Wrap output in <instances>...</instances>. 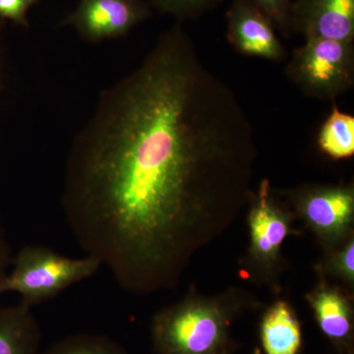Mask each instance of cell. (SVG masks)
<instances>
[{
    "instance_id": "1",
    "label": "cell",
    "mask_w": 354,
    "mask_h": 354,
    "mask_svg": "<svg viewBox=\"0 0 354 354\" xmlns=\"http://www.w3.org/2000/svg\"><path fill=\"white\" fill-rule=\"evenodd\" d=\"M256 160L241 102L176 25L102 93L70 149L62 209L123 290H171L252 200Z\"/></svg>"
},
{
    "instance_id": "2",
    "label": "cell",
    "mask_w": 354,
    "mask_h": 354,
    "mask_svg": "<svg viewBox=\"0 0 354 354\" xmlns=\"http://www.w3.org/2000/svg\"><path fill=\"white\" fill-rule=\"evenodd\" d=\"M235 295L190 297L153 317L152 337L158 354H218L227 341L237 306Z\"/></svg>"
},
{
    "instance_id": "3",
    "label": "cell",
    "mask_w": 354,
    "mask_h": 354,
    "mask_svg": "<svg viewBox=\"0 0 354 354\" xmlns=\"http://www.w3.org/2000/svg\"><path fill=\"white\" fill-rule=\"evenodd\" d=\"M11 264V271L0 279V295L18 293L20 302L31 308L91 278L102 268L93 256L70 258L39 245L22 247Z\"/></svg>"
},
{
    "instance_id": "4",
    "label": "cell",
    "mask_w": 354,
    "mask_h": 354,
    "mask_svg": "<svg viewBox=\"0 0 354 354\" xmlns=\"http://www.w3.org/2000/svg\"><path fill=\"white\" fill-rule=\"evenodd\" d=\"M353 58L351 43L306 37L293 59L291 73L305 92L329 99L351 85Z\"/></svg>"
},
{
    "instance_id": "5",
    "label": "cell",
    "mask_w": 354,
    "mask_h": 354,
    "mask_svg": "<svg viewBox=\"0 0 354 354\" xmlns=\"http://www.w3.org/2000/svg\"><path fill=\"white\" fill-rule=\"evenodd\" d=\"M148 15L141 0H80L64 24L86 41L100 43L125 36Z\"/></svg>"
},
{
    "instance_id": "6",
    "label": "cell",
    "mask_w": 354,
    "mask_h": 354,
    "mask_svg": "<svg viewBox=\"0 0 354 354\" xmlns=\"http://www.w3.org/2000/svg\"><path fill=\"white\" fill-rule=\"evenodd\" d=\"M251 203L250 258L260 271H270L279 259L281 247L290 232V221L272 201L267 180L261 183Z\"/></svg>"
},
{
    "instance_id": "7",
    "label": "cell",
    "mask_w": 354,
    "mask_h": 354,
    "mask_svg": "<svg viewBox=\"0 0 354 354\" xmlns=\"http://www.w3.org/2000/svg\"><path fill=\"white\" fill-rule=\"evenodd\" d=\"M228 36L241 53L276 59L281 55L272 23L251 0H236L228 18Z\"/></svg>"
},
{
    "instance_id": "8",
    "label": "cell",
    "mask_w": 354,
    "mask_h": 354,
    "mask_svg": "<svg viewBox=\"0 0 354 354\" xmlns=\"http://www.w3.org/2000/svg\"><path fill=\"white\" fill-rule=\"evenodd\" d=\"M293 15L305 37L353 41L354 0H299Z\"/></svg>"
},
{
    "instance_id": "9",
    "label": "cell",
    "mask_w": 354,
    "mask_h": 354,
    "mask_svg": "<svg viewBox=\"0 0 354 354\" xmlns=\"http://www.w3.org/2000/svg\"><path fill=\"white\" fill-rule=\"evenodd\" d=\"M310 227L325 239H334L346 234L354 215L353 191L327 188L309 193L301 205Z\"/></svg>"
},
{
    "instance_id": "10",
    "label": "cell",
    "mask_w": 354,
    "mask_h": 354,
    "mask_svg": "<svg viewBox=\"0 0 354 354\" xmlns=\"http://www.w3.org/2000/svg\"><path fill=\"white\" fill-rule=\"evenodd\" d=\"M41 330L31 307L0 306V354H39Z\"/></svg>"
},
{
    "instance_id": "11",
    "label": "cell",
    "mask_w": 354,
    "mask_h": 354,
    "mask_svg": "<svg viewBox=\"0 0 354 354\" xmlns=\"http://www.w3.org/2000/svg\"><path fill=\"white\" fill-rule=\"evenodd\" d=\"M261 339L266 354H297L301 330L295 312L279 301L266 312L261 325Z\"/></svg>"
},
{
    "instance_id": "12",
    "label": "cell",
    "mask_w": 354,
    "mask_h": 354,
    "mask_svg": "<svg viewBox=\"0 0 354 354\" xmlns=\"http://www.w3.org/2000/svg\"><path fill=\"white\" fill-rule=\"evenodd\" d=\"M309 300L324 334L337 342L348 339L353 328V316L348 300L341 291L319 288L312 293Z\"/></svg>"
},
{
    "instance_id": "13",
    "label": "cell",
    "mask_w": 354,
    "mask_h": 354,
    "mask_svg": "<svg viewBox=\"0 0 354 354\" xmlns=\"http://www.w3.org/2000/svg\"><path fill=\"white\" fill-rule=\"evenodd\" d=\"M321 149L334 158H346L354 153V118L334 106L321 129Z\"/></svg>"
},
{
    "instance_id": "14",
    "label": "cell",
    "mask_w": 354,
    "mask_h": 354,
    "mask_svg": "<svg viewBox=\"0 0 354 354\" xmlns=\"http://www.w3.org/2000/svg\"><path fill=\"white\" fill-rule=\"evenodd\" d=\"M39 354H128L118 342L106 335L76 334L68 335Z\"/></svg>"
},
{
    "instance_id": "15",
    "label": "cell",
    "mask_w": 354,
    "mask_h": 354,
    "mask_svg": "<svg viewBox=\"0 0 354 354\" xmlns=\"http://www.w3.org/2000/svg\"><path fill=\"white\" fill-rule=\"evenodd\" d=\"M218 0H152L153 6L164 12L178 17H194L214 6Z\"/></svg>"
},
{
    "instance_id": "16",
    "label": "cell",
    "mask_w": 354,
    "mask_h": 354,
    "mask_svg": "<svg viewBox=\"0 0 354 354\" xmlns=\"http://www.w3.org/2000/svg\"><path fill=\"white\" fill-rule=\"evenodd\" d=\"M39 0H0V19L11 21L14 24L29 27L28 14Z\"/></svg>"
},
{
    "instance_id": "17",
    "label": "cell",
    "mask_w": 354,
    "mask_h": 354,
    "mask_svg": "<svg viewBox=\"0 0 354 354\" xmlns=\"http://www.w3.org/2000/svg\"><path fill=\"white\" fill-rule=\"evenodd\" d=\"M274 24L283 30L290 27L291 9L288 0H251Z\"/></svg>"
},
{
    "instance_id": "18",
    "label": "cell",
    "mask_w": 354,
    "mask_h": 354,
    "mask_svg": "<svg viewBox=\"0 0 354 354\" xmlns=\"http://www.w3.org/2000/svg\"><path fill=\"white\" fill-rule=\"evenodd\" d=\"M354 243L349 241L335 259V269L342 279L353 283L354 278Z\"/></svg>"
},
{
    "instance_id": "19",
    "label": "cell",
    "mask_w": 354,
    "mask_h": 354,
    "mask_svg": "<svg viewBox=\"0 0 354 354\" xmlns=\"http://www.w3.org/2000/svg\"><path fill=\"white\" fill-rule=\"evenodd\" d=\"M12 262L11 256V247L4 232L3 227L0 225V279L7 274V269Z\"/></svg>"
},
{
    "instance_id": "20",
    "label": "cell",
    "mask_w": 354,
    "mask_h": 354,
    "mask_svg": "<svg viewBox=\"0 0 354 354\" xmlns=\"http://www.w3.org/2000/svg\"><path fill=\"white\" fill-rule=\"evenodd\" d=\"M4 28H6V21L0 19V102H1L2 95L6 88L7 80V64H6V50L4 46Z\"/></svg>"
}]
</instances>
